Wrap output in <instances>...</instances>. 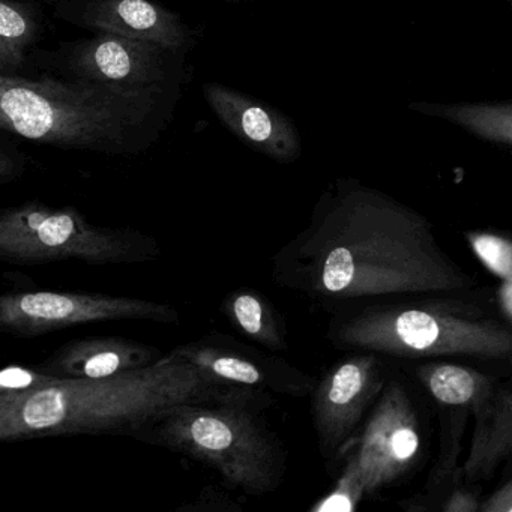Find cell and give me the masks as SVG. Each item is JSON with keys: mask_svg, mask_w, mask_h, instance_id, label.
Wrapping results in <instances>:
<instances>
[{"mask_svg": "<svg viewBox=\"0 0 512 512\" xmlns=\"http://www.w3.org/2000/svg\"><path fill=\"white\" fill-rule=\"evenodd\" d=\"M278 286L332 311L422 293L475 290L478 278L412 206L352 179L317 200L304 230L272 259Z\"/></svg>", "mask_w": 512, "mask_h": 512, "instance_id": "6da1fadb", "label": "cell"}, {"mask_svg": "<svg viewBox=\"0 0 512 512\" xmlns=\"http://www.w3.org/2000/svg\"><path fill=\"white\" fill-rule=\"evenodd\" d=\"M184 86L122 88L40 76H0V128L65 151L127 157L172 125Z\"/></svg>", "mask_w": 512, "mask_h": 512, "instance_id": "7a4b0ae2", "label": "cell"}, {"mask_svg": "<svg viewBox=\"0 0 512 512\" xmlns=\"http://www.w3.org/2000/svg\"><path fill=\"white\" fill-rule=\"evenodd\" d=\"M229 386L167 353L116 376L62 379L29 394L0 395V440L101 434L136 439L176 407L214 400Z\"/></svg>", "mask_w": 512, "mask_h": 512, "instance_id": "3957f363", "label": "cell"}, {"mask_svg": "<svg viewBox=\"0 0 512 512\" xmlns=\"http://www.w3.org/2000/svg\"><path fill=\"white\" fill-rule=\"evenodd\" d=\"M332 346L395 362L455 361L512 374V316L482 290L422 293L334 311Z\"/></svg>", "mask_w": 512, "mask_h": 512, "instance_id": "277c9868", "label": "cell"}, {"mask_svg": "<svg viewBox=\"0 0 512 512\" xmlns=\"http://www.w3.org/2000/svg\"><path fill=\"white\" fill-rule=\"evenodd\" d=\"M274 394L229 386L220 397L182 404L136 437L214 469L227 487L248 496L278 490L287 452L263 412Z\"/></svg>", "mask_w": 512, "mask_h": 512, "instance_id": "5b68a950", "label": "cell"}, {"mask_svg": "<svg viewBox=\"0 0 512 512\" xmlns=\"http://www.w3.org/2000/svg\"><path fill=\"white\" fill-rule=\"evenodd\" d=\"M391 362L385 386L338 475L362 500L409 481L430 454L433 404L401 365Z\"/></svg>", "mask_w": 512, "mask_h": 512, "instance_id": "8992f818", "label": "cell"}, {"mask_svg": "<svg viewBox=\"0 0 512 512\" xmlns=\"http://www.w3.org/2000/svg\"><path fill=\"white\" fill-rule=\"evenodd\" d=\"M154 236L131 227H101L73 206L31 200L0 214V259L19 266L76 260L86 265H131L160 259Z\"/></svg>", "mask_w": 512, "mask_h": 512, "instance_id": "52a82bcc", "label": "cell"}, {"mask_svg": "<svg viewBox=\"0 0 512 512\" xmlns=\"http://www.w3.org/2000/svg\"><path fill=\"white\" fill-rule=\"evenodd\" d=\"M29 65L41 76L122 88L185 86L190 80L187 53L107 32L65 41L53 50H35Z\"/></svg>", "mask_w": 512, "mask_h": 512, "instance_id": "ba28073f", "label": "cell"}, {"mask_svg": "<svg viewBox=\"0 0 512 512\" xmlns=\"http://www.w3.org/2000/svg\"><path fill=\"white\" fill-rule=\"evenodd\" d=\"M392 362L379 353L352 350L317 377L311 418L320 457L329 472L341 467L376 404Z\"/></svg>", "mask_w": 512, "mask_h": 512, "instance_id": "9c48e42d", "label": "cell"}, {"mask_svg": "<svg viewBox=\"0 0 512 512\" xmlns=\"http://www.w3.org/2000/svg\"><path fill=\"white\" fill-rule=\"evenodd\" d=\"M119 320L178 325L179 313L172 305L101 293L38 290L0 296V329L14 337H40L71 326Z\"/></svg>", "mask_w": 512, "mask_h": 512, "instance_id": "30bf717a", "label": "cell"}, {"mask_svg": "<svg viewBox=\"0 0 512 512\" xmlns=\"http://www.w3.org/2000/svg\"><path fill=\"white\" fill-rule=\"evenodd\" d=\"M169 355L190 362L214 382L284 397H310L317 383V377L283 358L269 355L221 332H211L190 343L179 344Z\"/></svg>", "mask_w": 512, "mask_h": 512, "instance_id": "8fae6325", "label": "cell"}, {"mask_svg": "<svg viewBox=\"0 0 512 512\" xmlns=\"http://www.w3.org/2000/svg\"><path fill=\"white\" fill-rule=\"evenodd\" d=\"M53 16L89 32H107L188 53L199 31L152 0H47Z\"/></svg>", "mask_w": 512, "mask_h": 512, "instance_id": "7c38bea8", "label": "cell"}, {"mask_svg": "<svg viewBox=\"0 0 512 512\" xmlns=\"http://www.w3.org/2000/svg\"><path fill=\"white\" fill-rule=\"evenodd\" d=\"M202 91L221 124L248 148L278 163H295L301 157V134L289 116L221 83H205Z\"/></svg>", "mask_w": 512, "mask_h": 512, "instance_id": "4fadbf2b", "label": "cell"}, {"mask_svg": "<svg viewBox=\"0 0 512 512\" xmlns=\"http://www.w3.org/2000/svg\"><path fill=\"white\" fill-rule=\"evenodd\" d=\"M469 448L461 466L466 485L481 487L482 482L512 478V376L476 407Z\"/></svg>", "mask_w": 512, "mask_h": 512, "instance_id": "5bb4252c", "label": "cell"}, {"mask_svg": "<svg viewBox=\"0 0 512 512\" xmlns=\"http://www.w3.org/2000/svg\"><path fill=\"white\" fill-rule=\"evenodd\" d=\"M160 358V350L149 344L121 337H92L70 341L37 367L61 379H103L148 367Z\"/></svg>", "mask_w": 512, "mask_h": 512, "instance_id": "9a60e30c", "label": "cell"}, {"mask_svg": "<svg viewBox=\"0 0 512 512\" xmlns=\"http://www.w3.org/2000/svg\"><path fill=\"white\" fill-rule=\"evenodd\" d=\"M395 362V361H394ZM418 383L433 407L457 406L475 412L497 383L511 373L455 361L397 362Z\"/></svg>", "mask_w": 512, "mask_h": 512, "instance_id": "2e32d148", "label": "cell"}, {"mask_svg": "<svg viewBox=\"0 0 512 512\" xmlns=\"http://www.w3.org/2000/svg\"><path fill=\"white\" fill-rule=\"evenodd\" d=\"M439 416V455L428 473L424 490L401 502L410 512L442 511L451 494L463 484V439L472 410L466 407H434Z\"/></svg>", "mask_w": 512, "mask_h": 512, "instance_id": "e0dca14e", "label": "cell"}, {"mask_svg": "<svg viewBox=\"0 0 512 512\" xmlns=\"http://www.w3.org/2000/svg\"><path fill=\"white\" fill-rule=\"evenodd\" d=\"M41 32L37 0H0V76H25Z\"/></svg>", "mask_w": 512, "mask_h": 512, "instance_id": "ac0fdd59", "label": "cell"}, {"mask_svg": "<svg viewBox=\"0 0 512 512\" xmlns=\"http://www.w3.org/2000/svg\"><path fill=\"white\" fill-rule=\"evenodd\" d=\"M221 313L233 328L269 352H284L289 347L283 316L257 290L238 289L229 293L221 304Z\"/></svg>", "mask_w": 512, "mask_h": 512, "instance_id": "d6986e66", "label": "cell"}, {"mask_svg": "<svg viewBox=\"0 0 512 512\" xmlns=\"http://www.w3.org/2000/svg\"><path fill=\"white\" fill-rule=\"evenodd\" d=\"M410 109L457 125L485 142L512 146V103H413Z\"/></svg>", "mask_w": 512, "mask_h": 512, "instance_id": "ffe728a7", "label": "cell"}, {"mask_svg": "<svg viewBox=\"0 0 512 512\" xmlns=\"http://www.w3.org/2000/svg\"><path fill=\"white\" fill-rule=\"evenodd\" d=\"M464 236L473 253L493 274L512 283V235L472 230Z\"/></svg>", "mask_w": 512, "mask_h": 512, "instance_id": "44dd1931", "label": "cell"}, {"mask_svg": "<svg viewBox=\"0 0 512 512\" xmlns=\"http://www.w3.org/2000/svg\"><path fill=\"white\" fill-rule=\"evenodd\" d=\"M61 377L44 373L38 367L8 365L0 373V395H20L40 391L61 382Z\"/></svg>", "mask_w": 512, "mask_h": 512, "instance_id": "7402d4cb", "label": "cell"}, {"mask_svg": "<svg viewBox=\"0 0 512 512\" xmlns=\"http://www.w3.org/2000/svg\"><path fill=\"white\" fill-rule=\"evenodd\" d=\"M26 155L16 148L14 143L2 140L0 145V184L7 185L16 181L25 172Z\"/></svg>", "mask_w": 512, "mask_h": 512, "instance_id": "603a6c76", "label": "cell"}, {"mask_svg": "<svg viewBox=\"0 0 512 512\" xmlns=\"http://www.w3.org/2000/svg\"><path fill=\"white\" fill-rule=\"evenodd\" d=\"M241 506L227 499L224 494L206 487L197 497L196 502L181 506V511H239Z\"/></svg>", "mask_w": 512, "mask_h": 512, "instance_id": "cb8c5ba5", "label": "cell"}, {"mask_svg": "<svg viewBox=\"0 0 512 512\" xmlns=\"http://www.w3.org/2000/svg\"><path fill=\"white\" fill-rule=\"evenodd\" d=\"M481 512H512V478L499 482L496 490L482 500Z\"/></svg>", "mask_w": 512, "mask_h": 512, "instance_id": "d4e9b609", "label": "cell"}, {"mask_svg": "<svg viewBox=\"0 0 512 512\" xmlns=\"http://www.w3.org/2000/svg\"><path fill=\"white\" fill-rule=\"evenodd\" d=\"M227 4H250V2H259V0H224Z\"/></svg>", "mask_w": 512, "mask_h": 512, "instance_id": "484cf974", "label": "cell"}]
</instances>
